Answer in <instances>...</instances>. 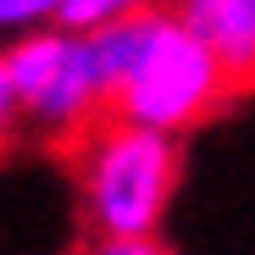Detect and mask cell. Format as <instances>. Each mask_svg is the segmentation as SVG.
Instances as JSON below:
<instances>
[{
	"mask_svg": "<svg viewBox=\"0 0 255 255\" xmlns=\"http://www.w3.org/2000/svg\"><path fill=\"white\" fill-rule=\"evenodd\" d=\"M178 183L172 133L106 117L78 144V189L100 239H150Z\"/></svg>",
	"mask_w": 255,
	"mask_h": 255,
	"instance_id": "obj_1",
	"label": "cell"
},
{
	"mask_svg": "<svg viewBox=\"0 0 255 255\" xmlns=\"http://www.w3.org/2000/svg\"><path fill=\"white\" fill-rule=\"evenodd\" d=\"M222 89H228V72L194 39V28L178 11H150L139 56L111 100V117L133 128H155V133H178L217 106Z\"/></svg>",
	"mask_w": 255,
	"mask_h": 255,
	"instance_id": "obj_2",
	"label": "cell"
},
{
	"mask_svg": "<svg viewBox=\"0 0 255 255\" xmlns=\"http://www.w3.org/2000/svg\"><path fill=\"white\" fill-rule=\"evenodd\" d=\"M6 78H11L17 111H28L45 133L72 139V144H83L111 111L106 83H100L95 56H89V39L67 33V28L17 39L6 50Z\"/></svg>",
	"mask_w": 255,
	"mask_h": 255,
	"instance_id": "obj_3",
	"label": "cell"
},
{
	"mask_svg": "<svg viewBox=\"0 0 255 255\" xmlns=\"http://www.w3.org/2000/svg\"><path fill=\"white\" fill-rule=\"evenodd\" d=\"M178 17L222 61L228 83H250L255 78V0H183Z\"/></svg>",
	"mask_w": 255,
	"mask_h": 255,
	"instance_id": "obj_4",
	"label": "cell"
},
{
	"mask_svg": "<svg viewBox=\"0 0 255 255\" xmlns=\"http://www.w3.org/2000/svg\"><path fill=\"white\" fill-rule=\"evenodd\" d=\"M144 11H161V0H67L61 22H67V33H95V28L144 17Z\"/></svg>",
	"mask_w": 255,
	"mask_h": 255,
	"instance_id": "obj_5",
	"label": "cell"
},
{
	"mask_svg": "<svg viewBox=\"0 0 255 255\" xmlns=\"http://www.w3.org/2000/svg\"><path fill=\"white\" fill-rule=\"evenodd\" d=\"M61 6L67 0H0V28H28V22H39V17H61Z\"/></svg>",
	"mask_w": 255,
	"mask_h": 255,
	"instance_id": "obj_6",
	"label": "cell"
},
{
	"mask_svg": "<svg viewBox=\"0 0 255 255\" xmlns=\"http://www.w3.org/2000/svg\"><path fill=\"white\" fill-rule=\"evenodd\" d=\"M89 255H166L155 239H95Z\"/></svg>",
	"mask_w": 255,
	"mask_h": 255,
	"instance_id": "obj_7",
	"label": "cell"
},
{
	"mask_svg": "<svg viewBox=\"0 0 255 255\" xmlns=\"http://www.w3.org/2000/svg\"><path fill=\"white\" fill-rule=\"evenodd\" d=\"M11 122H17V95H11V78H6V56H0V144H6Z\"/></svg>",
	"mask_w": 255,
	"mask_h": 255,
	"instance_id": "obj_8",
	"label": "cell"
}]
</instances>
